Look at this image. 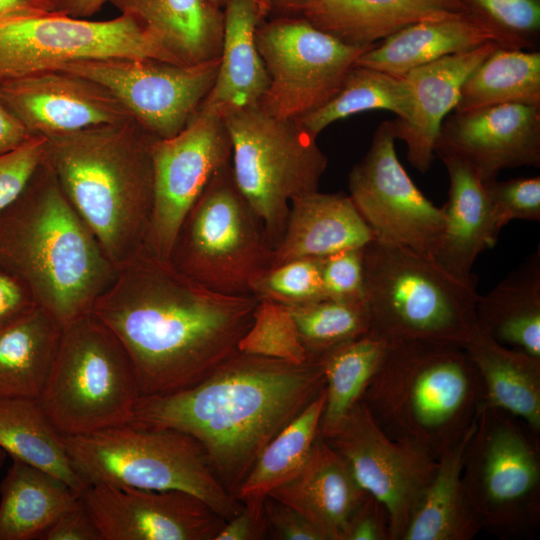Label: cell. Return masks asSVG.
Returning <instances> with one entry per match:
<instances>
[{"label":"cell","instance_id":"6","mask_svg":"<svg viewBox=\"0 0 540 540\" xmlns=\"http://www.w3.org/2000/svg\"><path fill=\"white\" fill-rule=\"evenodd\" d=\"M363 261L369 333L387 343L464 346L478 324L477 281L460 280L432 257L375 238L364 246Z\"/></svg>","mask_w":540,"mask_h":540},{"label":"cell","instance_id":"54","mask_svg":"<svg viewBox=\"0 0 540 540\" xmlns=\"http://www.w3.org/2000/svg\"><path fill=\"white\" fill-rule=\"evenodd\" d=\"M271 8V14L301 15L307 0H263Z\"/></svg>","mask_w":540,"mask_h":540},{"label":"cell","instance_id":"1","mask_svg":"<svg viewBox=\"0 0 540 540\" xmlns=\"http://www.w3.org/2000/svg\"><path fill=\"white\" fill-rule=\"evenodd\" d=\"M258 299L210 290L145 247L91 310L119 339L141 396L189 388L237 352Z\"/></svg>","mask_w":540,"mask_h":540},{"label":"cell","instance_id":"45","mask_svg":"<svg viewBox=\"0 0 540 540\" xmlns=\"http://www.w3.org/2000/svg\"><path fill=\"white\" fill-rule=\"evenodd\" d=\"M46 138L33 135L18 148L0 155V212L23 192L44 160Z\"/></svg>","mask_w":540,"mask_h":540},{"label":"cell","instance_id":"23","mask_svg":"<svg viewBox=\"0 0 540 540\" xmlns=\"http://www.w3.org/2000/svg\"><path fill=\"white\" fill-rule=\"evenodd\" d=\"M373 239L349 195L316 191L291 201L283 235L272 249L270 268L364 247Z\"/></svg>","mask_w":540,"mask_h":540},{"label":"cell","instance_id":"22","mask_svg":"<svg viewBox=\"0 0 540 540\" xmlns=\"http://www.w3.org/2000/svg\"><path fill=\"white\" fill-rule=\"evenodd\" d=\"M368 495L346 460L319 435L301 469L268 497L299 512L324 540H343Z\"/></svg>","mask_w":540,"mask_h":540},{"label":"cell","instance_id":"55","mask_svg":"<svg viewBox=\"0 0 540 540\" xmlns=\"http://www.w3.org/2000/svg\"><path fill=\"white\" fill-rule=\"evenodd\" d=\"M6 456H7V453L2 448H0V470L2 469L4 465Z\"/></svg>","mask_w":540,"mask_h":540},{"label":"cell","instance_id":"3","mask_svg":"<svg viewBox=\"0 0 540 540\" xmlns=\"http://www.w3.org/2000/svg\"><path fill=\"white\" fill-rule=\"evenodd\" d=\"M45 138L44 161L118 271L145 247L155 137L130 119Z\"/></svg>","mask_w":540,"mask_h":540},{"label":"cell","instance_id":"36","mask_svg":"<svg viewBox=\"0 0 540 540\" xmlns=\"http://www.w3.org/2000/svg\"><path fill=\"white\" fill-rule=\"evenodd\" d=\"M515 103L540 107V53L497 46L463 83L454 111Z\"/></svg>","mask_w":540,"mask_h":540},{"label":"cell","instance_id":"11","mask_svg":"<svg viewBox=\"0 0 540 540\" xmlns=\"http://www.w3.org/2000/svg\"><path fill=\"white\" fill-rule=\"evenodd\" d=\"M103 58L182 65L127 15L92 21L43 10L0 18V85L69 62Z\"/></svg>","mask_w":540,"mask_h":540},{"label":"cell","instance_id":"53","mask_svg":"<svg viewBox=\"0 0 540 540\" xmlns=\"http://www.w3.org/2000/svg\"><path fill=\"white\" fill-rule=\"evenodd\" d=\"M43 10H47L44 0H0V18Z\"/></svg>","mask_w":540,"mask_h":540},{"label":"cell","instance_id":"50","mask_svg":"<svg viewBox=\"0 0 540 540\" xmlns=\"http://www.w3.org/2000/svg\"><path fill=\"white\" fill-rule=\"evenodd\" d=\"M268 538L263 507L244 505L232 518L226 520L215 540H262Z\"/></svg>","mask_w":540,"mask_h":540},{"label":"cell","instance_id":"2","mask_svg":"<svg viewBox=\"0 0 540 540\" xmlns=\"http://www.w3.org/2000/svg\"><path fill=\"white\" fill-rule=\"evenodd\" d=\"M324 386L317 360L293 364L237 351L189 388L141 396L127 424L192 436L234 496L265 446Z\"/></svg>","mask_w":540,"mask_h":540},{"label":"cell","instance_id":"13","mask_svg":"<svg viewBox=\"0 0 540 540\" xmlns=\"http://www.w3.org/2000/svg\"><path fill=\"white\" fill-rule=\"evenodd\" d=\"M153 201L145 248L168 260L185 216L212 177L231 162L232 146L222 114L200 105L176 135L151 144Z\"/></svg>","mask_w":540,"mask_h":540},{"label":"cell","instance_id":"18","mask_svg":"<svg viewBox=\"0 0 540 540\" xmlns=\"http://www.w3.org/2000/svg\"><path fill=\"white\" fill-rule=\"evenodd\" d=\"M102 540H215L226 519L180 490L91 484L81 494Z\"/></svg>","mask_w":540,"mask_h":540},{"label":"cell","instance_id":"21","mask_svg":"<svg viewBox=\"0 0 540 540\" xmlns=\"http://www.w3.org/2000/svg\"><path fill=\"white\" fill-rule=\"evenodd\" d=\"M497 46L489 42L448 55L403 76L410 87L412 109L408 117L391 122L396 139L406 145L409 163L420 173H426L431 166L441 124L455 109L463 83Z\"/></svg>","mask_w":540,"mask_h":540},{"label":"cell","instance_id":"24","mask_svg":"<svg viewBox=\"0 0 540 540\" xmlns=\"http://www.w3.org/2000/svg\"><path fill=\"white\" fill-rule=\"evenodd\" d=\"M449 175V197L444 208L445 228L433 259L454 277L477 281L476 258L496 245L497 231L486 184L465 161L441 158Z\"/></svg>","mask_w":540,"mask_h":540},{"label":"cell","instance_id":"56","mask_svg":"<svg viewBox=\"0 0 540 540\" xmlns=\"http://www.w3.org/2000/svg\"><path fill=\"white\" fill-rule=\"evenodd\" d=\"M215 6L223 9L227 0H210Z\"/></svg>","mask_w":540,"mask_h":540},{"label":"cell","instance_id":"43","mask_svg":"<svg viewBox=\"0 0 540 540\" xmlns=\"http://www.w3.org/2000/svg\"><path fill=\"white\" fill-rule=\"evenodd\" d=\"M497 231L511 220H540V177H518L486 184Z\"/></svg>","mask_w":540,"mask_h":540},{"label":"cell","instance_id":"10","mask_svg":"<svg viewBox=\"0 0 540 540\" xmlns=\"http://www.w3.org/2000/svg\"><path fill=\"white\" fill-rule=\"evenodd\" d=\"M264 227L236 185L231 162L210 180L185 216L168 261L204 287L251 295V282L270 268Z\"/></svg>","mask_w":540,"mask_h":540},{"label":"cell","instance_id":"20","mask_svg":"<svg viewBox=\"0 0 540 540\" xmlns=\"http://www.w3.org/2000/svg\"><path fill=\"white\" fill-rule=\"evenodd\" d=\"M0 98L32 135L43 137L134 119L105 86L63 70L2 84Z\"/></svg>","mask_w":540,"mask_h":540},{"label":"cell","instance_id":"29","mask_svg":"<svg viewBox=\"0 0 540 540\" xmlns=\"http://www.w3.org/2000/svg\"><path fill=\"white\" fill-rule=\"evenodd\" d=\"M380 42L364 52L356 65L403 77L419 66L497 39L490 29L461 13L411 24Z\"/></svg>","mask_w":540,"mask_h":540},{"label":"cell","instance_id":"34","mask_svg":"<svg viewBox=\"0 0 540 540\" xmlns=\"http://www.w3.org/2000/svg\"><path fill=\"white\" fill-rule=\"evenodd\" d=\"M0 448L57 476L80 495L87 488L73 467L65 435L38 398H0Z\"/></svg>","mask_w":540,"mask_h":540},{"label":"cell","instance_id":"26","mask_svg":"<svg viewBox=\"0 0 540 540\" xmlns=\"http://www.w3.org/2000/svg\"><path fill=\"white\" fill-rule=\"evenodd\" d=\"M461 13L458 0H307L301 15L344 43L374 46L411 24Z\"/></svg>","mask_w":540,"mask_h":540},{"label":"cell","instance_id":"15","mask_svg":"<svg viewBox=\"0 0 540 540\" xmlns=\"http://www.w3.org/2000/svg\"><path fill=\"white\" fill-rule=\"evenodd\" d=\"M391 120L376 128L364 158L348 178L349 196L374 238L434 257L445 228L444 208L413 183L395 151Z\"/></svg>","mask_w":540,"mask_h":540},{"label":"cell","instance_id":"48","mask_svg":"<svg viewBox=\"0 0 540 540\" xmlns=\"http://www.w3.org/2000/svg\"><path fill=\"white\" fill-rule=\"evenodd\" d=\"M38 305L27 283L0 263V328L20 319Z\"/></svg>","mask_w":540,"mask_h":540},{"label":"cell","instance_id":"40","mask_svg":"<svg viewBox=\"0 0 540 540\" xmlns=\"http://www.w3.org/2000/svg\"><path fill=\"white\" fill-rule=\"evenodd\" d=\"M237 350L293 364L313 361L289 308L267 298L258 299L252 323L239 340Z\"/></svg>","mask_w":540,"mask_h":540},{"label":"cell","instance_id":"32","mask_svg":"<svg viewBox=\"0 0 540 540\" xmlns=\"http://www.w3.org/2000/svg\"><path fill=\"white\" fill-rule=\"evenodd\" d=\"M478 324L495 340L540 358V249L476 302Z\"/></svg>","mask_w":540,"mask_h":540},{"label":"cell","instance_id":"42","mask_svg":"<svg viewBox=\"0 0 540 540\" xmlns=\"http://www.w3.org/2000/svg\"><path fill=\"white\" fill-rule=\"evenodd\" d=\"M323 258H299L272 267L257 276L250 293L287 307L304 306L326 299L322 280Z\"/></svg>","mask_w":540,"mask_h":540},{"label":"cell","instance_id":"7","mask_svg":"<svg viewBox=\"0 0 540 540\" xmlns=\"http://www.w3.org/2000/svg\"><path fill=\"white\" fill-rule=\"evenodd\" d=\"M73 467L85 482L143 490H180L202 499L229 520L243 507L215 475L192 436L172 429L122 424L65 436Z\"/></svg>","mask_w":540,"mask_h":540},{"label":"cell","instance_id":"39","mask_svg":"<svg viewBox=\"0 0 540 540\" xmlns=\"http://www.w3.org/2000/svg\"><path fill=\"white\" fill-rule=\"evenodd\" d=\"M311 360L328 350L369 332L366 304L323 299L304 306L288 307Z\"/></svg>","mask_w":540,"mask_h":540},{"label":"cell","instance_id":"41","mask_svg":"<svg viewBox=\"0 0 540 540\" xmlns=\"http://www.w3.org/2000/svg\"><path fill=\"white\" fill-rule=\"evenodd\" d=\"M466 13L490 29L499 46L536 50L540 39V0H458Z\"/></svg>","mask_w":540,"mask_h":540},{"label":"cell","instance_id":"46","mask_svg":"<svg viewBox=\"0 0 540 540\" xmlns=\"http://www.w3.org/2000/svg\"><path fill=\"white\" fill-rule=\"evenodd\" d=\"M264 513L268 538L276 540H324L322 534L292 507L267 497Z\"/></svg>","mask_w":540,"mask_h":540},{"label":"cell","instance_id":"12","mask_svg":"<svg viewBox=\"0 0 540 540\" xmlns=\"http://www.w3.org/2000/svg\"><path fill=\"white\" fill-rule=\"evenodd\" d=\"M268 89L259 103L270 114L298 119L324 105L358 58L373 46L342 42L302 15H276L256 30Z\"/></svg>","mask_w":540,"mask_h":540},{"label":"cell","instance_id":"27","mask_svg":"<svg viewBox=\"0 0 540 540\" xmlns=\"http://www.w3.org/2000/svg\"><path fill=\"white\" fill-rule=\"evenodd\" d=\"M130 16L179 63L198 65L220 58L223 9L210 0H107Z\"/></svg>","mask_w":540,"mask_h":540},{"label":"cell","instance_id":"8","mask_svg":"<svg viewBox=\"0 0 540 540\" xmlns=\"http://www.w3.org/2000/svg\"><path fill=\"white\" fill-rule=\"evenodd\" d=\"M141 397L130 358L91 311L63 327L40 401L65 436L127 424Z\"/></svg>","mask_w":540,"mask_h":540},{"label":"cell","instance_id":"52","mask_svg":"<svg viewBox=\"0 0 540 540\" xmlns=\"http://www.w3.org/2000/svg\"><path fill=\"white\" fill-rule=\"evenodd\" d=\"M107 0H44L48 11L75 18H88L98 12Z\"/></svg>","mask_w":540,"mask_h":540},{"label":"cell","instance_id":"28","mask_svg":"<svg viewBox=\"0 0 540 540\" xmlns=\"http://www.w3.org/2000/svg\"><path fill=\"white\" fill-rule=\"evenodd\" d=\"M478 416L438 456L436 470L410 517L402 540H469L484 525L463 483L466 453Z\"/></svg>","mask_w":540,"mask_h":540},{"label":"cell","instance_id":"49","mask_svg":"<svg viewBox=\"0 0 540 540\" xmlns=\"http://www.w3.org/2000/svg\"><path fill=\"white\" fill-rule=\"evenodd\" d=\"M389 540L388 517L382 505L368 495L351 517L343 540Z\"/></svg>","mask_w":540,"mask_h":540},{"label":"cell","instance_id":"19","mask_svg":"<svg viewBox=\"0 0 540 540\" xmlns=\"http://www.w3.org/2000/svg\"><path fill=\"white\" fill-rule=\"evenodd\" d=\"M434 152L465 161L485 183L508 168L540 166V107L507 103L454 111L443 120Z\"/></svg>","mask_w":540,"mask_h":540},{"label":"cell","instance_id":"17","mask_svg":"<svg viewBox=\"0 0 540 540\" xmlns=\"http://www.w3.org/2000/svg\"><path fill=\"white\" fill-rule=\"evenodd\" d=\"M325 440L386 511L389 540H402L438 458L416 444L388 436L361 400Z\"/></svg>","mask_w":540,"mask_h":540},{"label":"cell","instance_id":"5","mask_svg":"<svg viewBox=\"0 0 540 540\" xmlns=\"http://www.w3.org/2000/svg\"><path fill=\"white\" fill-rule=\"evenodd\" d=\"M361 401L388 436L438 458L478 416L485 391L463 345L400 340L388 343Z\"/></svg>","mask_w":540,"mask_h":540},{"label":"cell","instance_id":"4","mask_svg":"<svg viewBox=\"0 0 540 540\" xmlns=\"http://www.w3.org/2000/svg\"><path fill=\"white\" fill-rule=\"evenodd\" d=\"M0 263L62 327L90 312L118 272L44 160L0 212Z\"/></svg>","mask_w":540,"mask_h":540},{"label":"cell","instance_id":"38","mask_svg":"<svg viewBox=\"0 0 540 540\" xmlns=\"http://www.w3.org/2000/svg\"><path fill=\"white\" fill-rule=\"evenodd\" d=\"M378 109L393 112L397 118L408 117L412 109L408 82L404 77L355 65L328 102L298 120L317 137L335 121Z\"/></svg>","mask_w":540,"mask_h":540},{"label":"cell","instance_id":"25","mask_svg":"<svg viewBox=\"0 0 540 540\" xmlns=\"http://www.w3.org/2000/svg\"><path fill=\"white\" fill-rule=\"evenodd\" d=\"M220 63L201 105L220 113L259 104L269 76L256 43L258 26L271 14L263 0H227Z\"/></svg>","mask_w":540,"mask_h":540},{"label":"cell","instance_id":"37","mask_svg":"<svg viewBox=\"0 0 540 540\" xmlns=\"http://www.w3.org/2000/svg\"><path fill=\"white\" fill-rule=\"evenodd\" d=\"M388 343L367 333L338 345L316 360L324 378L326 400L320 424V436L331 437L362 395L378 370Z\"/></svg>","mask_w":540,"mask_h":540},{"label":"cell","instance_id":"47","mask_svg":"<svg viewBox=\"0 0 540 540\" xmlns=\"http://www.w3.org/2000/svg\"><path fill=\"white\" fill-rule=\"evenodd\" d=\"M38 540H102V536L80 496L41 533Z\"/></svg>","mask_w":540,"mask_h":540},{"label":"cell","instance_id":"9","mask_svg":"<svg viewBox=\"0 0 540 540\" xmlns=\"http://www.w3.org/2000/svg\"><path fill=\"white\" fill-rule=\"evenodd\" d=\"M232 146L237 187L260 219L272 249L281 239L295 198L318 191L328 159L298 119L260 104L221 113Z\"/></svg>","mask_w":540,"mask_h":540},{"label":"cell","instance_id":"35","mask_svg":"<svg viewBox=\"0 0 540 540\" xmlns=\"http://www.w3.org/2000/svg\"><path fill=\"white\" fill-rule=\"evenodd\" d=\"M325 386L307 407L262 450L234 497L244 505L263 507L268 495L303 466L320 435Z\"/></svg>","mask_w":540,"mask_h":540},{"label":"cell","instance_id":"31","mask_svg":"<svg viewBox=\"0 0 540 540\" xmlns=\"http://www.w3.org/2000/svg\"><path fill=\"white\" fill-rule=\"evenodd\" d=\"M42 306L0 328V398L40 399L62 337Z\"/></svg>","mask_w":540,"mask_h":540},{"label":"cell","instance_id":"30","mask_svg":"<svg viewBox=\"0 0 540 540\" xmlns=\"http://www.w3.org/2000/svg\"><path fill=\"white\" fill-rule=\"evenodd\" d=\"M481 376L485 404L540 431V358L495 340L479 324L464 344Z\"/></svg>","mask_w":540,"mask_h":540},{"label":"cell","instance_id":"14","mask_svg":"<svg viewBox=\"0 0 540 540\" xmlns=\"http://www.w3.org/2000/svg\"><path fill=\"white\" fill-rule=\"evenodd\" d=\"M463 483L483 524L512 527L538 512L537 449L503 410L485 403L481 407L466 453Z\"/></svg>","mask_w":540,"mask_h":540},{"label":"cell","instance_id":"44","mask_svg":"<svg viewBox=\"0 0 540 540\" xmlns=\"http://www.w3.org/2000/svg\"><path fill=\"white\" fill-rule=\"evenodd\" d=\"M364 247L342 250L322 259V280L327 298L365 303Z\"/></svg>","mask_w":540,"mask_h":540},{"label":"cell","instance_id":"16","mask_svg":"<svg viewBox=\"0 0 540 540\" xmlns=\"http://www.w3.org/2000/svg\"><path fill=\"white\" fill-rule=\"evenodd\" d=\"M220 58L185 66L149 58L73 61L57 70L92 79L109 89L136 122L157 139L179 133L210 92Z\"/></svg>","mask_w":540,"mask_h":540},{"label":"cell","instance_id":"33","mask_svg":"<svg viewBox=\"0 0 540 540\" xmlns=\"http://www.w3.org/2000/svg\"><path fill=\"white\" fill-rule=\"evenodd\" d=\"M11 459L0 483V540L38 539L81 495L57 476Z\"/></svg>","mask_w":540,"mask_h":540},{"label":"cell","instance_id":"51","mask_svg":"<svg viewBox=\"0 0 540 540\" xmlns=\"http://www.w3.org/2000/svg\"><path fill=\"white\" fill-rule=\"evenodd\" d=\"M32 136L0 98V155L18 148Z\"/></svg>","mask_w":540,"mask_h":540}]
</instances>
